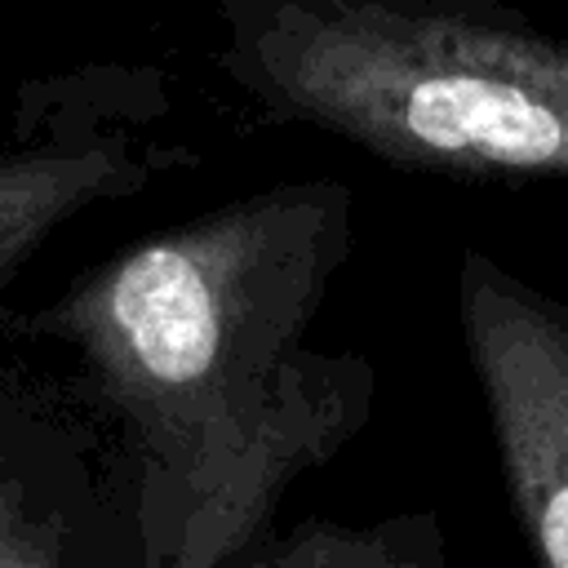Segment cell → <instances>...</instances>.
I'll use <instances>...</instances> for the list:
<instances>
[{
	"mask_svg": "<svg viewBox=\"0 0 568 568\" xmlns=\"http://www.w3.org/2000/svg\"><path fill=\"white\" fill-rule=\"evenodd\" d=\"M217 27V71L275 124L422 178H568V40L515 0H222Z\"/></svg>",
	"mask_w": 568,
	"mask_h": 568,
	"instance_id": "obj_2",
	"label": "cell"
},
{
	"mask_svg": "<svg viewBox=\"0 0 568 568\" xmlns=\"http://www.w3.org/2000/svg\"><path fill=\"white\" fill-rule=\"evenodd\" d=\"M457 333L524 550L532 568H568V306L466 248Z\"/></svg>",
	"mask_w": 568,
	"mask_h": 568,
	"instance_id": "obj_3",
	"label": "cell"
},
{
	"mask_svg": "<svg viewBox=\"0 0 568 568\" xmlns=\"http://www.w3.org/2000/svg\"><path fill=\"white\" fill-rule=\"evenodd\" d=\"M27 257H31L27 248H0V288H4V284L18 275V266H22Z\"/></svg>",
	"mask_w": 568,
	"mask_h": 568,
	"instance_id": "obj_7",
	"label": "cell"
},
{
	"mask_svg": "<svg viewBox=\"0 0 568 568\" xmlns=\"http://www.w3.org/2000/svg\"><path fill=\"white\" fill-rule=\"evenodd\" d=\"M351 248L346 182H275L133 240L49 306L124 435L146 568H231L373 422L377 368L311 342Z\"/></svg>",
	"mask_w": 568,
	"mask_h": 568,
	"instance_id": "obj_1",
	"label": "cell"
},
{
	"mask_svg": "<svg viewBox=\"0 0 568 568\" xmlns=\"http://www.w3.org/2000/svg\"><path fill=\"white\" fill-rule=\"evenodd\" d=\"M0 568H146L129 484L58 422H0Z\"/></svg>",
	"mask_w": 568,
	"mask_h": 568,
	"instance_id": "obj_5",
	"label": "cell"
},
{
	"mask_svg": "<svg viewBox=\"0 0 568 568\" xmlns=\"http://www.w3.org/2000/svg\"><path fill=\"white\" fill-rule=\"evenodd\" d=\"M231 568H466L435 510H399L373 524L306 515L262 537Z\"/></svg>",
	"mask_w": 568,
	"mask_h": 568,
	"instance_id": "obj_6",
	"label": "cell"
},
{
	"mask_svg": "<svg viewBox=\"0 0 568 568\" xmlns=\"http://www.w3.org/2000/svg\"><path fill=\"white\" fill-rule=\"evenodd\" d=\"M164 71L98 62L27 89L13 146H0V248L36 253L93 204L129 200L195 151L164 133Z\"/></svg>",
	"mask_w": 568,
	"mask_h": 568,
	"instance_id": "obj_4",
	"label": "cell"
}]
</instances>
